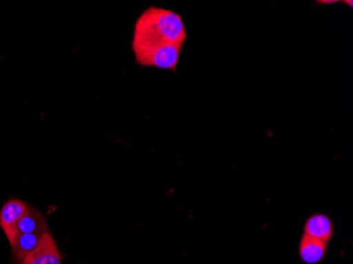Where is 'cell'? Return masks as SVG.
I'll return each instance as SVG.
<instances>
[{
    "label": "cell",
    "mask_w": 353,
    "mask_h": 264,
    "mask_svg": "<svg viewBox=\"0 0 353 264\" xmlns=\"http://www.w3.org/2000/svg\"><path fill=\"white\" fill-rule=\"evenodd\" d=\"M185 26L179 14L163 8L150 7L134 23L132 51L136 61L154 51L185 43Z\"/></svg>",
    "instance_id": "obj_1"
},
{
    "label": "cell",
    "mask_w": 353,
    "mask_h": 264,
    "mask_svg": "<svg viewBox=\"0 0 353 264\" xmlns=\"http://www.w3.org/2000/svg\"><path fill=\"white\" fill-rule=\"evenodd\" d=\"M334 232L330 218L325 214H314L305 222L303 235L328 244Z\"/></svg>",
    "instance_id": "obj_4"
},
{
    "label": "cell",
    "mask_w": 353,
    "mask_h": 264,
    "mask_svg": "<svg viewBox=\"0 0 353 264\" xmlns=\"http://www.w3.org/2000/svg\"><path fill=\"white\" fill-rule=\"evenodd\" d=\"M19 264H61V253L52 235L46 233L37 249Z\"/></svg>",
    "instance_id": "obj_3"
},
{
    "label": "cell",
    "mask_w": 353,
    "mask_h": 264,
    "mask_svg": "<svg viewBox=\"0 0 353 264\" xmlns=\"http://www.w3.org/2000/svg\"><path fill=\"white\" fill-rule=\"evenodd\" d=\"M336 3V1H321L319 3H322V5H328V3Z\"/></svg>",
    "instance_id": "obj_8"
},
{
    "label": "cell",
    "mask_w": 353,
    "mask_h": 264,
    "mask_svg": "<svg viewBox=\"0 0 353 264\" xmlns=\"http://www.w3.org/2000/svg\"><path fill=\"white\" fill-rule=\"evenodd\" d=\"M28 210H29V205L17 199H11L6 202L5 205L0 210V227L3 228L10 244L16 238L17 223L27 214Z\"/></svg>",
    "instance_id": "obj_2"
},
{
    "label": "cell",
    "mask_w": 353,
    "mask_h": 264,
    "mask_svg": "<svg viewBox=\"0 0 353 264\" xmlns=\"http://www.w3.org/2000/svg\"><path fill=\"white\" fill-rule=\"evenodd\" d=\"M48 233V232H47ZM46 233L19 234L16 236L10 245L12 247V257L16 262L23 261L26 257L37 249L41 238Z\"/></svg>",
    "instance_id": "obj_6"
},
{
    "label": "cell",
    "mask_w": 353,
    "mask_h": 264,
    "mask_svg": "<svg viewBox=\"0 0 353 264\" xmlns=\"http://www.w3.org/2000/svg\"><path fill=\"white\" fill-rule=\"evenodd\" d=\"M299 258L306 264H319L327 254V243L303 235L299 246Z\"/></svg>",
    "instance_id": "obj_5"
},
{
    "label": "cell",
    "mask_w": 353,
    "mask_h": 264,
    "mask_svg": "<svg viewBox=\"0 0 353 264\" xmlns=\"http://www.w3.org/2000/svg\"><path fill=\"white\" fill-rule=\"evenodd\" d=\"M48 227L41 212L29 206L27 214L16 226V236L19 234L47 233Z\"/></svg>",
    "instance_id": "obj_7"
}]
</instances>
